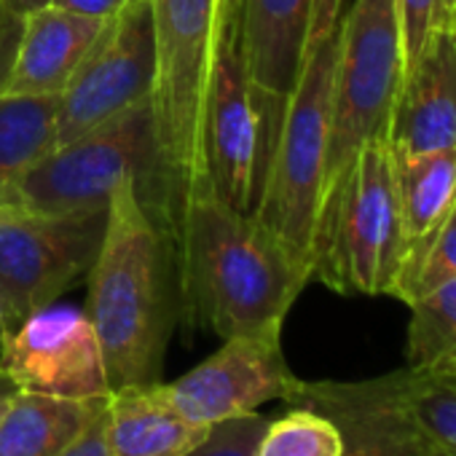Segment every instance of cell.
<instances>
[{"label": "cell", "instance_id": "cell-4", "mask_svg": "<svg viewBox=\"0 0 456 456\" xmlns=\"http://www.w3.org/2000/svg\"><path fill=\"white\" fill-rule=\"evenodd\" d=\"M405 256L392 151L387 140H373L322 193L312 242L314 277L336 293L389 296Z\"/></svg>", "mask_w": 456, "mask_h": 456}, {"label": "cell", "instance_id": "cell-20", "mask_svg": "<svg viewBox=\"0 0 456 456\" xmlns=\"http://www.w3.org/2000/svg\"><path fill=\"white\" fill-rule=\"evenodd\" d=\"M57 108L60 94L0 97V201L57 148Z\"/></svg>", "mask_w": 456, "mask_h": 456}, {"label": "cell", "instance_id": "cell-30", "mask_svg": "<svg viewBox=\"0 0 456 456\" xmlns=\"http://www.w3.org/2000/svg\"><path fill=\"white\" fill-rule=\"evenodd\" d=\"M121 4L124 0H52V6L57 9L86 14V17H100V20H108L113 12H118Z\"/></svg>", "mask_w": 456, "mask_h": 456}, {"label": "cell", "instance_id": "cell-5", "mask_svg": "<svg viewBox=\"0 0 456 456\" xmlns=\"http://www.w3.org/2000/svg\"><path fill=\"white\" fill-rule=\"evenodd\" d=\"M338 28L309 46L301 78L288 97L256 217L314 274L312 242L325 185Z\"/></svg>", "mask_w": 456, "mask_h": 456}, {"label": "cell", "instance_id": "cell-22", "mask_svg": "<svg viewBox=\"0 0 456 456\" xmlns=\"http://www.w3.org/2000/svg\"><path fill=\"white\" fill-rule=\"evenodd\" d=\"M395 403L437 445L456 453V373L432 376L411 368L384 376Z\"/></svg>", "mask_w": 456, "mask_h": 456}, {"label": "cell", "instance_id": "cell-29", "mask_svg": "<svg viewBox=\"0 0 456 456\" xmlns=\"http://www.w3.org/2000/svg\"><path fill=\"white\" fill-rule=\"evenodd\" d=\"M60 456H110L105 445V411L84 429V435Z\"/></svg>", "mask_w": 456, "mask_h": 456}, {"label": "cell", "instance_id": "cell-24", "mask_svg": "<svg viewBox=\"0 0 456 456\" xmlns=\"http://www.w3.org/2000/svg\"><path fill=\"white\" fill-rule=\"evenodd\" d=\"M256 456H341L338 427L309 408H296L280 419H269Z\"/></svg>", "mask_w": 456, "mask_h": 456}, {"label": "cell", "instance_id": "cell-23", "mask_svg": "<svg viewBox=\"0 0 456 456\" xmlns=\"http://www.w3.org/2000/svg\"><path fill=\"white\" fill-rule=\"evenodd\" d=\"M448 280H456V209L427 242L408 253L389 296L411 306Z\"/></svg>", "mask_w": 456, "mask_h": 456}, {"label": "cell", "instance_id": "cell-14", "mask_svg": "<svg viewBox=\"0 0 456 456\" xmlns=\"http://www.w3.org/2000/svg\"><path fill=\"white\" fill-rule=\"evenodd\" d=\"M395 153L456 148V30L429 36L413 65L403 73L389 118Z\"/></svg>", "mask_w": 456, "mask_h": 456}, {"label": "cell", "instance_id": "cell-7", "mask_svg": "<svg viewBox=\"0 0 456 456\" xmlns=\"http://www.w3.org/2000/svg\"><path fill=\"white\" fill-rule=\"evenodd\" d=\"M288 100L258 89L242 62L240 30L217 28L204 159L212 193L240 212H256Z\"/></svg>", "mask_w": 456, "mask_h": 456}, {"label": "cell", "instance_id": "cell-16", "mask_svg": "<svg viewBox=\"0 0 456 456\" xmlns=\"http://www.w3.org/2000/svg\"><path fill=\"white\" fill-rule=\"evenodd\" d=\"M105 20L44 6L22 17V36L6 94H62Z\"/></svg>", "mask_w": 456, "mask_h": 456}, {"label": "cell", "instance_id": "cell-32", "mask_svg": "<svg viewBox=\"0 0 456 456\" xmlns=\"http://www.w3.org/2000/svg\"><path fill=\"white\" fill-rule=\"evenodd\" d=\"M17 392H20V387L12 381V376L6 370H0V419L6 416V411H9V405H12Z\"/></svg>", "mask_w": 456, "mask_h": 456}, {"label": "cell", "instance_id": "cell-1", "mask_svg": "<svg viewBox=\"0 0 456 456\" xmlns=\"http://www.w3.org/2000/svg\"><path fill=\"white\" fill-rule=\"evenodd\" d=\"M180 317L191 328L234 338L282 330L314 277L250 212L199 196L172 248Z\"/></svg>", "mask_w": 456, "mask_h": 456}, {"label": "cell", "instance_id": "cell-28", "mask_svg": "<svg viewBox=\"0 0 456 456\" xmlns=\"http://www.w3.org/2000/svg\"><path fill=\"white\" fill-rule=\"evenodd\" d=\"M346 9V0H314L312 4V30H309V46L320 38L330 36Z\"/></svg>", "mask_w": 456, "mask_h": 456}, {"label": "cell", "instance_id": "cell-15", "mask_svg": "<svg viewBox=\"0 0 456 456\" xmlns=\"http://www.w3.org/2000/svg\"><path fill=\"white\" fill-rule=\"evenodd\" d=\"M314 0H242L240 52L250 81L288 100L309 52Z\"/></svg>", "mask_w": 456, "mask_h": 456}, {"label": "cell", "instance_id": "cell-31", "mask_svg": "<svg viewBox=\"0 0 456 456\" xmlns=\"http://www.w3.org/2000/svg\"><path fill=\"white\" fill-rule=\"evenodd\" d=\"M242 0H217V25L223 30H240Z\"/></svg>", "mask_w": 456, "mask_h": 456}, {"label": "cell", "instance_id": "cell-12", "mask_svg": "<svg viewBox=\"0 0 456 456\" xmlns=\"http://www.w3.org/2000/svg\"><path fill=\"white\" fill-rule=\"evenodd\" d=\"M6 370L22 392L65 400H108L110 381L102 346L86 312L46 306L22 320L0 349Z\"/></svg>", "mask_w": 456, "mask_h": 456}, {"label": "cell", "instance_id": "cell-35", "mask_svg": "<svg viewBox=\"0 0 456 456\" xmlns=\"http://www.w3.org/2000/svg\"><path fill=\"white\" fill-rule=\"evenodd\" d=\"M429 456H456L453 451H445V448H437V445H432V453Z\"/></svg>", "mask_w": 456, "mask_h": 456}, {"label": "cell", "instance_id": "cell-26", "mask_svg": "<svg viewBox=\"0 0 456 456\" xmlns=\"http://www.w3.org/2000/svg\"><path fill=\"white\" fill-rule=\"evenodd\" d=\"M266 424L269 419L261 416L258 411L220 421L209 427V435L188 456H256Z\"/></svg>", "mask_w": 456, "mask_h": 456}, {"label": "cell", "instance_id": "cell-13", "mask_svg": "<svg viewBox=\"0 0 456 456\" xmlns=\"http://www.w3.org/2000/svg\"><path fill=\"white\" fill-rule=\"evenodd\" d=\"M328 416L341 432V456H429L432 440L395 403L384 376L365 381H304L285 400Z\"/></svg>", "mask_w": 456, "mask_h": 456}, {"label": "cell", "instance_id": "cell-19", "mask_svg": "<svg viewBox=\"0 0 456 456\" xmlns=\"http://www.w3.org/2000/svg\"><path fill=\"white\" fill-rule=\"evenodd\" d=\"M392 169L403 234L411 253L427 242L456 209V148L427 153L392 151Z\"/></svg>", "mask_w": 456, "mask_h": 456}, {"label": "cell", "instance_id": "cell-34", "mask_svg": "<svg viewBox=\"0 0 456 456\" xmlns=\"http://www.w3.org/2000/svg\"><path fill=\"white\" fill-rule=\"evenodd\" d=\"M14 320H12V314H9V309H6V304H4V298H0V349L6 346V341H9V336L14 333Z\"/></svg>", "mask_w": 456, "mask_h": 456}, {"label": "cell", "instance_id": "cell-3", "mask_svg": "<svg viewBox=\"0 0 456 456\" xmlns=\"http://www.w3.org/2000/svg\"><path fill=\"white\" fill-rule=\"evenodd\" d=\"M151 172L137 188L145 212L175 248L191 204L209 193L204 113L217 49V0H153Z\"/></svg>", "mask_w": 456, "mask_h": 456}, {"label": "cell", "instance_id": "cell-18", "mask_svg": "<svg viewBox=\"0 0 456 456\" xmlns=\"http://www.w3.org/2000/svg\"><path fill=\"white\" fill-rule=\"evenodd\" d=\"M108 400L17 392L0 419V456H60L105 411Z\"/></svg>", "mask_w": 456, "mask_h": 456}, {"label": "cell", "instance_id": "cell-10", "mask_svg": "<svg viewBox=\"0 0 456 456\" xmlns=\"http://www.w3.org/2000/svg\"><path fill=\"white\" fill-rule=\"evenodd\" d=\"M156 70L153 0H124L60 94L57 145L148 100Z\"/></svg>", "mask_w": 456, "mask_h": 456}, {"label": "cell", "instance_id": "cell-2", "mask_svg": "<svg viewBox=\"0 0 456 456\" xmlns=\"http://www.w3.org/2000/svg\"><path fill=\"white\" fill-rule=\"evenodd\" d=\"M86 277V317L100 338L110 389L159 384L180 320V296L172 250L140 201L137 177L116 185L105 237Z\"/></svg>", "mask_w": 456, "mask_h": 456}, {"label": "cell", "instance_id": "cell-17", "mask_svg": "<svg viewBox=\"0 0 456 456\" xmlns=\"http://www.w3.org/2000/svg\"><path fill=\"white\" fill-rule=\"evenodd\" d=\"M209 427L188 421L161 392L151 387L113 389L105 405V445L110 456H188Z\"/></svg>", "mask_w": 456, "mask_h": 456}, {"label": "cell", "instance_id": "cell-8", "mask_svg": "<svg viewBox=\"0 0 456 456\" xmlns=\"http://www.w3.org/2000/svg\"><path fill=\"white\" fill-rule=\"evenodd\" d=\"M108 225L105 209L36 212L0 201V298L14 325L57 304L89 274Z\"/></svg>", "mask_w": 456, "mask_h": 456}, {"label": "cell", "instance_id": "cell-11", "mask_svg": "<svg viewBox=\"0 0 456 456\" xmlns=\"http://www.w3.org/2000/svg\"><path fill=\"white\" fill-rule=\"evenodd\" d=\"M298 376L282 352V330L225 338L223 346L175 381H161L164 397L204 427L256 413L269 400H288Z\"/></svg>", "mask_w": 456, "mask_h": 456}, {"label": "cell", "instance_id": "cell-36", "mask_svg": "<svg viewBox=\"0 0 456 456\" xmlns=\"http://www.w3.org/2000/svg\"><path fill=\"white\" fill-rule=\"evenodd\" d=\"M453 30H456V14H453Z\"/></svg>", "mask_w": 456, "mask_h": 456}, {"label": "cell", "instance_id": "cell-21", "mask_svg": "<svg viewBox=\"0 0 456 456\" xmlns=\"http://www.w3.org/2000/svg\"><path fill=\"white\" fill-rule=\"evenodd\" d=\"M405 360L416 373H456V280L411 304Z\"/></svg>", "mask_w": 456, "mask_h": 456}, {"label": "cell", "instance_id": "cell-25", "mask_svg": "<svg viewBox=\"0 0 456 456\" xmlns=\"http://www.w3.org/2000/svg\"><path fill=\"white\" fill-rule=\"evenodd\" d=\"M403 46V73L413 65L429 36L453 28L456 0H395Z\"/></svg>", "mask_w": 456, "mask_h": 456}, {"label": "cell", "instance_id": "cell-27", "mask_svg": "<svg viewBox=\"0 0 456 456\" xmlns=\"http://www.w3.org/2000/svg\"><path fill=\"white\" fill-rule=\"evenodd\" d=\"M20 36H22V17L0 6V97L9 92Z\"/></svg>", "mask_w": 456, "mask_h": 456}, {"label": "cell", "instance_id": "cell-6", "mask_svg": "<svg viewBox=\"0 0 456 456\" xmlns=\"http://www.w3.org/2000/svg\"><path fill=\"white\" fill-rule=\"evenodd\" d=\"M400 84L403 46L395 0H352L338 22L322 193L352 167L368 142L389 137Z\"/></svg>", "mask_w": 456, "mask_h": 456}, {"label": "cell", "instance_id": "cell-9", "mask_svg": "<svg viewBox=\"0 0 456 456\" xmlns=\"http://www.w3.org/2000/svg\"><path fill=\"white\" fill-rule=\"evenodd\" d=\"M151 172V100H142L86 134L57 145L9 193L6 201L36 212L105 209L124 177L137 188Z\"/></svg>", "mask_w": 456, "mask_h": 456}, {"label": "cell", "instance_id": "cell-33", "mask_svg": "<svg viewBox=\"0 0 456 456\" xmlns=\"http://www.w3.org/2000/svg\"><path fill=\"white\" fill-rule=\"evenodd\" d=\"M49 4H52V0H0V6L9 9V12H14V14H20V17L36 12V9H44V6H49Z\"/></svg>", "mask_w": 456, "mask_h": 456}]
</instances>
